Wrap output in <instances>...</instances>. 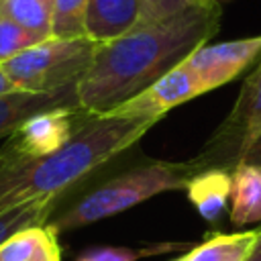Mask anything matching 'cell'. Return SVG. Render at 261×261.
Wrapping results in <instances>:
<instances>
[{
    "instance_id": "cell-1",
    "label": "cell",
    "mask_w": 261,
    "mask_h": 261,
    "mask_svg": "<svg viewBox=\"0 0 261 261\" xmlns=\"http://www.w3.org/2000/svg\"><path fill=\"white\" fill-rule=\"evenodd\" d=\"M220 18V2L198 0L171 18L135 24L98 45L90 69L77 82L80 108L100 116L130 100L206 45L218 33Z\"/></svg>"
},
{
    "instance_id": "cell-2",
    "label": "cell",
    "mask_w": 261,
    "mask_h": 261,
    "mask_svg": "<svg viewBox=\"0 0 261 261\" xmlns=\"http://www.w3.org/2000/svg\"><path fill=\"white\" fill-rule=\"evenodd\" d=\"M155 122L116 114H88L71 139L45 157H16L0 149V212L39 200H57L139 143Z\"/></svg>"
},
{
    "instance_id": "cell-3",
    "label": "cell",
    "mask_w": 261,
    "mask_h": 261,
    "mask_svg": "<svg viewBox=\"0 0 261 261\" xmlns=\"http://www.w3.org/2000/svg\"><path fill=\"white\" fill-rule=\"evenodd\" d=\"M194 175L196 171L188 161H151L126 169L112 179L102 181L65 210L51 214L45 226L57 237L59 232L94 224L98 220L120 214L157 194L186 190Z\"/></svg>"
},
{
    "instance_id": "cell-4",
    "label": "cell",
    "mask_w": 261,
    "mask_h": 261,
    "mask_svg": "<svg viewBox=\"0 0 261 261\" xmlns=\"http://www.w3.org/2000/svg\"><path fill=\"white\" fill-rule=\"evenodd\" d=\"M98 43L90 37H49L12 59L0 63L6 77L22 92H53L77 82L90 69Z\"/></svg>"
},
{
    "instance_id": "cell-5",
    "label": "cell",
    "mask_w": 261,
    "mask_h": 261,
    "mask_svg": "<svg viewBox=\"0 0 261 261\" xmlns=\"http://www.w3.org/2000/svg\"><path fill=\"white\" fill-rule=\"evenodd\" d=\"M261 135V61L247 75L239 98L220 126L204 143L202 151L188 163L194 171L224 169L232 171Z\"/></svg>"
},
{
    "instance_id": "cell-6",
    "label": "cell",
    "mask_w": 261,
    "mask_h": 261,
    "mask_svg": "<svg viewBox=\"0 0 261 261\" xmlns=\"http://www.w3.org/2000/svg\"><path fill=\"white\" fill-rule=\"evenodd\" d=\"M88 112L82 108H55L27 118L2 145L16 157H45L61 149Z\"/></svg>"
},
{
    "instance_id": "cell-7",
    "label": "cell",
    "mask_w": 261,
    "mask_h": 261,
    "mask_svg": "<svg viewBox=\"0 0 261 261\" xmlns=\"http://www.w3.org/2000/svg\"><path fill=\"white\" fill-rule=\"evenodd\" d=\"M259 57H261V35L212 43V45L206 43L198 47L184 63L194 71L202 92L206 94L210 90H216L232 82Z\"/></svg>"
},
{
    "instance_id": "cell-8",
    "label": "cell",
    "mask_w": 261,
    "mask_h": 261,
    "mask_svg": "<svg viewBox=\"0 0 261 261\" xmlns=\"http://www.w3.org/2000/svg\"><path fill=\"white\" fill-rule=\"evenodd\" d=\"M204 94L194 71L181 61L177 67L161 75L157 82H153L149 88L133 96L130 100L122 102L114 110L106 114L126 116V118H143L151 122H159L171 108Z\"/></svg>"
},
{
    "instance_id": "cell-9",
    "label": "cell",
    "mask_w": 261,
    "mask_h": 261,
    "mask_svg": "<svg viewBox=\"0 0 261 261\" xmlns=\"http://www.w3.org/2000/svg\"><path fill=\"white\" fill-rule=\"evenodd\" d=\"M55 108H80L77 86H67L53 92L14 90L0 96V139L10 137L27 118Z\"/></svg>"
},
{
    "instance_id": "cell-10",
    "label": "cell",
    "mask_w": 261,
    "mask_h": 261,
    "mask_svg": "<svg viewBox=\"0 0 261 261\" xmlns=\"http://www.w3.org/2000/svg\"><path fill=\"white\" fill-rule=\"evenodd\" d=\"M141 18V0H88L86 37L98 45L128 33Z\"/></svg>"
},
{
    "instance_id": "cell-11",
    "label": "cell",
    "mask_w": 261,
    "mask_h": 261,
    "mask_svg": "<svg viewBox=\"0 0 261 261\" xmlns=\"http://www.w3.org/2000/svg\"><path fill=\"white\" fill-rule=\"evenodd\" d=\"M188 200L196 208V212L208 220L216 222L230 202V171L224 169H204L198 171L188 188Z\"/></svg>"
},
{
    "instance_id": "cell-12",
    "label": "cell",
    "mask_w": 261,
    "mask_h": 261,
    "mask_svg": "<svg viewBox=\"0 0 261 261\" xmlns=\"http://www.w3.org/2000/svg\"><path fill=\"white\" fill-rule=\"evenodd\" d=\"M230 222L234 226L261 222V167L239 163L230 171Z\"/></svg>"
},
{
    "instance_id": "cell-13",
    "label": "cell",
    "mask_w": 261,
    "mask_h": 261,
    "mask_svg": "<svg viewBox=\"0 0 261 261\" xmlns=\"http://www.w3.org/2000/svg\"><path fill=\"white\" fill-rule=\"evenodd\" d=\"M259 230H237L228 234H212L204 243L192 247L181 261H245L255 245Z\"/></svg>"
},
{
    "instance_id": "cell-14",
    "label": "cell",
    "mask_w": 261,
    "mask_h": 261,
    "mask_svg": "<svg viewBox=\"0 0 261 261\" xmlns=\"http://www.w3.org/2000/svg\"><path fill=\"white\" fill-rule=\"evenodd\" d=\"M59 200V198H57ZM57 200H39V202H27L8 210L0 212V245L10 239L14 232L31 226H43L51 214L55 212Z\"/></svg>"
},
{
    "instance_id": "cell-15",
    "label": "cell",
    "mask_w": 261,
    "mask_h": 261,
    "mask_svg": "<svg viewBox=\"0 0 261 261\" xmlns=\"http://www.w3.org/2000/svg\"><path fill=\"white\" fill-rule=\"evenodd\" d=\"M0 14L43 39L51 37V6L43 0H0Z\"/></svg>"
},
{
    "instance_id": "cell-16",
    "label": "cell",
    "mask_w": 261,
    "mask_h": 261,
    "mask_svg": "<svg viewBox=\"0 0 261 261\" xmlns=\"http://www.w3.org/2000/svg\"><path fill=\"white\" fill-rule=\"evenodd\" d=\"M88 0H53L51 2V37L77 39L86 37Z\"/></svg>"
},
{
    "instance_id": "cell-17",
    "label": "cell",
    "mask_w": 261,
    "mask_h": 261,
    "mask_svg": "<svg viewBox=\"0 0 261 261\" xmlns=\"http://www.w3.org/2000/svg\"><path fill=\"white\" fill-rule=\"evenodd\" d=\"M181 243H157L147 247H112V245H100L82 251L73 261H141L143 257L161 255L179 249Z\"/></svg>"
},
{
    "instance_id": "cell-18",
    "label": "cell",
    "mask_w": 261,
    "mask_h": 261,
    "mask_svg": "<svg viewBox=\"0 0 261 261\" xmlns=\"http://www.w3.org/2000/svg\"><path fill=\"white\" fill-rule=\"evenodd\" d=\"M49 232L51 230L45 224L14 232L10 239H6L0 245V261H33L41 251Z\"/></svg>"
},
{
    "instance_id": "cell-19",
    "label": "cell",
    "mask_w": 261,
    "mask_h": 261,
    "mask_svg": "<svg viewBox=\"0 0 261 261\" xmlns=\"http://www.w3.org/2000/svg\"><path fill=\"white\" fill-rule=\"evenodd\" d=\"M41 41H47V39L27 31L24 27H20L14 20L0 14V63L12 59L14 55L27 51L29 47H33Z\"/></svg>"
},
{
    "instance_id": "cell-20",
    "label": "cell",
    "mask_w": 261,
    "mask_h": 261,
    "mask_svg": "<svg viewBox=\"0 0 261 261\" xmlns=\"http://www.w3.org/2000/svg\"><path fill=\"white\" fill-rule=\"evenodd\" d=\"M198 0H141V18L139 24L159 22L165 18L175 16L184 8L192 6Z\"/></svg>"
},
{
    "instance_id": "cell-21",
    "label": "cell",
    "mask_w": 261,
    "mask_h": 261,
    "mask_svg": "<svg viewBox=\"0 0 261 261\" xmlns=\"http://www.w3.org/2000/svg\"><path fill=\"white\" fill-rule=\"evenodd\" d=\"M33 261H61V251L57 245V237L53 232H49V237L45 239L41 251L37 253V257Z\"/></svg>"
},
{
    "instance_id": "cell-22",
    "label": "cell",
    "mask_w": 261,
    "mask_h": 261,
    "mask_svg": "<svg viewBox=\"0 0 261 261\" xmlns=\"http://www.w3.org/2000/svg\"><path fill=\"white\" fill-rule=\"evenodd\" d=\"M241 163H249V165H257V167H261V135H259V139L251 145V149L245 153V157H243Z\"/></svg>"
},
{
    "instance_id": "cell-23",
    "label": "cell",
    "mask_w": 261,
    "mask_h": 261,
    "mask_svg": "<svg viewBox=\"0 0 261 261\" xmlns=\"http://www.w3.org/2000/svg\"><path fill=\"white\" fill-rule=\"evenodd\" d=\"M16 88L12 86V82L6 77V73L2 71V67H0V96H4V94H10V92H14Z\"/></svg>"
},
{
    "instance_id": "cell-24",
    "label": "cell",
    "mask_w": 261,
    "mask_h": 261,
    "mask_svg": "<svg viewBox=\"0 0 261 261\" xmlns=\"http://www.w3.org/2000/svg\"><path fill=\"white\" fill-rule=\"evenodd\" d=\"M251 253L255 255L257 261H261V228H259V232H257V239H255V245H253Z\"/></svg>"
},
{
    "instance_id": "cell-25",
    "label": "cell",
    "mask_w": 261,
    "mask_h": 261,
    "mask_svg": "<svg viewBox=\"0 0 261 261\" xmlns=\"http://www.w3.org/2000/svg\"><path fill=\"white\" fill-rule=\"evenodd\" d=\"M245 261H257V259H255V255H253V253H249V257H247Z\"/></svg>"
},
{
    "instance_id": "cell-26",
    "label": "cell",
    "mask_w": 261,
    "mask_h": 261,
    "mask_svg": "<svg viewBox=\"0 0 261 261\" xmlns=\"http://www.w3.org/2000/svg\"><path fill=\"white\" fill-rule=\"evenodd\" d=\"M43 2H45V4H49V6H51V2H53V0H43Z\"/></svg>"
},
{
    "instance_id": "cell-27",
    "label": "cell",
    "mask_w": 261,
    "mask_h": 261,
    "mask_svg": "<svg viewBox=\"0 0 261 261\" xmlns=\"http://www.w3.org/2000/svg\"><path fill=\"white\" fill-rule=\"evenodd\" d=\"M214 2H222V0H214Z\"/></svg>"
},
{
    "instance_id": "cell-28",
    "label": "cell",
    "mask_w": 261,
    "mask_h": 261,
    "mask_svg": "<svg viewBox=\"0 0 261 261\" xmlns=\"http://www.w3.org/2000/svg\"><path fill=\"white\" fill-rule=\"evenodd\" d=\"M175 261H181V257H179V259H175Z\"/></svg>"
}]
</instances>
